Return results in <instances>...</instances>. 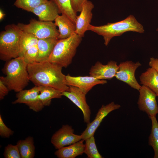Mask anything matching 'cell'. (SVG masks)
Here are the masks:
<instances>
[{"label": "cell", "instance_id": "cell-15", "mask_svg": "<svg viewBox=\"0 0 158 158\" xmlns=\"http://www.w3.org/2000/svg\"><path fill=\"white\" fill-rule=\"evenodd\" d=\"M66 78L68 86L77 87L86 94L95 85L104 84L107 82L106 80L98 79L91 76L75 77L68 74Z\"/></svg>", "mask_w": 158, "mask_h": 158}, {"label": "cell", "instance_id": "cell-13", "mask_svg": "<svg viewBox=\"0 0 158 158\" xmlns=\"http://www.w3.org/2000/svg\"><path fill=\"white\" fill-rule=\"evenodd\" d=\"M94 7L93 3L87 0L83 5L80 13L76 17L75 33L82 37L87 30L92 17V10Z\"/></svg>", "mask_w": 158, "mask_h": 158}, {"label": "cell", "instance_id": "cell-34", "mask_svg": "<svg viewBox=\"0 0 158 158\" xmlns=\"http://www.w3.org/2000/svg\"><path fill=\"white\" fill-rule=\"evenodd\" d=\"M5 16V14L3 12L2 10H0V20H2L4 17Z\"/></svg>", "mask_w": 158, "mask_h": 158}, {"label": "cell", "instance_id": "cell-16", "mask_svg": "<svg viewBox=\"0 0 158 158\" xmlns=\"http://www.w3.org/2000/svg\"><path fill=\"white\" fill-rule=\"evenodd\" d=\"M31 12L42 21H54L60 13L59 9L53 0H47L32 10Z\"/></svg>", "mask_w": 158, "mask_h": 158}, {"label": "cell", "instance_id": "cell-8", "mask_svg": "<svg viewBox=\"0 0 158 158\" xmlns=\"http://www.w3.org/2000/svg\"><path fill=\"white\" fill-rule=\"evenodd\" d=\"M141 66L138 61L136 63L127 61L120 63L119 68L115 77L122 81L132 88L139 91L141 86L137 82L135 77L136 69Z\"/></svg>", "mask_w": 158, "mask_h": 158}, {"label": "cell", "instance_id": "cell-35", "mask_svg": "<svg viewBox=\"0 0 158 158\" xmlns=\"http://www.w3.org/2000/svg\"><path fill=\"white\" fill-rule=\"evenodd\" d=\"M157 31H158V28L157 29Z\"/></svg>", "mask_w": 158, "mask_h": 158}, {"label": "cell", "instance_id": "cell-2", "mask_svg": "<svg viewBox=\"0 0 158 158\" xmlns=\"http://www.w3.org/2000/svg\"><path fill=\"white\" fill-rule=\"evenodd\" d=\"M3 69L5 76H1V80L9 91L18 92L28 84L30 80L27 70L28 64L23 57L18 56L7 61Z\"/></svg>", "mask_w": 158, "mask_h": 158}, {"label": "cell", "instance_id": "cell-7", "mask_svg": "<svg viewBox=\"0 0 158 158\" xmlns=\"http://www.w3.org/2000/svg\"><path fill=\"white\" fill-rule=\"evenodd\" d=\"M138 104L140 110L146 112L150 118L158 114L156 94L147 87L142 85L139 90Z\"/></svg>", "mask_w": 158, "mask_h": 158}, {"label": "cell", "instance_id": "cell-22", "mask_svg": "<svg viewBox=\"0 0 158 158\" xmlns=\"http://www.w3.org/2000/svg\"><path fill=\"white\" fill-rule=\"evenodd\" d=\"M16 145L21 158H33L35 155V147L34 139L29 136L25 139L18 140Z\"/></svg>", "mask_w": 158, "mask_h": 158}, {"label": "cell", "instance_id": "cell-25", "mask_svg": "<svg viewBox=\"0 0 158 158\" xmlns=\"http://www.w3.org/2000/svg\"><path fill=\"white\" fill-rule=\"evenodd\" d=\"M57 6L60 13L64 14L75 24L77 13L72 8L71 0H53Z\"/></svg>", "mask_w": 158, "mask_h": 158}, {"label": "cell", "instance_id": "cell-32", "mask_svg": "<svg viewBox=\"0 0 158 158\" xmlns=\"http://www.w3.org/2000/svg\"><path fill=\"white\" fill-rule=\"evenodd\" d=\"M9 91L7 87L0 79V100L3 99L8 94Z\"/></svg>", "mask_w": 158, "mask_h": 158}, {"label": "cell", "instance_id": "cell-14", "mask_svg": "<svg viewBox=\"0 0 158 158\" xmlns=\"http://www.w3.org/2000/svg\"><path fill=\"white\" fill-rule=\"evenodd\" d=\"M118 68L117 62L114 61H111L106 65L97 61L92 66L89 74L90 76L98 79L110 80L115 77Z\"/></svg>", "mask_w": 158, "mask_h": 158}, {"label": "cell", "instance_id": "cell-4", "mask_svg": "<svg viewBox=\"0 0 158 158\" xmlns=\"http://www.w3.org/2000/svg\"><path fill=\"white\" fill-rule=\"evenodd\" d=\"M82 38L75 33L68 38L58 39L48 61L62 68L67 67L72 63Z\"/></svg>", "mask_w": 158, "mask_h": 158}, {"label": "cell", "instance_id": "cell-29", "mask_svg": "<svg viewBox=\"0 0 158 158\" xmlns=\"http://www.w3.org/2000/svg\"><path fill=\"white\" fill-rule=\"evenodd\" d=\"M3 155L5 158H21L16 145L8 144L5 148Z\"/></svg>", "mask_w": 158, "mask_h": 158}, {"label": "cell", "instance_id": "cell-26", "mask_svg": "<svg viewBox=\"0 0 158 158\" xmlns=\"http://www.w3.org/2000/svg\"><path fill=\"white\" fill-rule=\"evenodd\" d=\"M84 153L88 158H102L97 149L94 136L85 140Z\"/></svg>", "mask_w": 158, "mask_h": 158}, {"label": "cell", "instance_id": "cell-27", "mask_svg": "<svg viewBox=\"0 0 158 158\" xmlns=\"http://www.w3.org/2000/svg\"><path fill=\"white\" fill-rule=\"evenodd\" d=\"M48 0H16L14 5L16 7L31 12L34 9Z\"/></svg>", "mask_w": 158, "mask_h": 158}, {"label": "cell", "instance_id": "cell-21", "mask_svg": "<svg viewBox=\"0 0 158 158\" xmlns=\"http://www.w3.org/2000/svg\"><path fill=\"white\" fill-rule=\"evenodd\" d=\"M39 87L38 97L44 106H49L52 99L62 97V92L59 90L49 86Z\"/></svg>", "mask_w": 158, "mask_h": 158}, {"label": "cell", "instance_id": "cell-20", "mask_svg": "<svg viewBox=\"0 0 158 158\" xmlns=\"http://www.w3.org/2000/svg\"><path fill=\"white\" fill-rule=\"evenodd\" d=\"M140 80L141 84L148 87L158 97V73L154 69L148 68L141 74Z\"/></svg>", "mask_w": 158, "mask_h": 158}, {"label": "cell", "instance_id": "cell-12", "mask_svg": "<svg viewBox=\"0 0 158 158\" xmlns=\"http://www.w3.org/2000/svg\"><path fill=\"white\" fill-rule=\"evenodd\" d=\"M121 107L120 105L116 104L114 102L105 105H102L99 110L94 119L87 124L86 129L81 134L82 139L85 140L94 136L95 131L104 118L111 112L119 109Z\"/></svg>", "mask_w": 158, "mask_h": 158}, {"label": "cell", "instance_id": "cell-5", "mask_svg": "<svg viewBox=\"0 0 158 158\" xmlns=\"http://www.w3.org/2000/svg\"><path fill=\"white\" fill-rule=\"evenodd\" d=\"M21 30L18 25L6 26L0 33V59L8 61L19 56V44Z\"/></svg>", "mask_w": 158, "mask_h": 158}, {"label": "cell", "instance_id": "cell-1", "mask_svg": "<svg viewBox=\"0 0 158 158\" xmlns=\"http://www.w3.org/2000/svg\"><path fill=\"white\" fill-rule=\"evenodd\" d=\"M62 69L49 61L35 62L27 66L30 80L35 85L51 87L62 92L68 91L69 87Z\"/></svg>", "mask_w": 158, "mask_h": 158}, {"label": "cell", "instance_id": "cell-17", "mask_svg": "<svg viewBox=\"0 0 158 158\" xmlns=\"http://www.w3.org/2000/svg\"><path fill=\"white\" fill-rule=\"evenodd\" d=\"M54 21L55 25L59 28V39L68 38L75 33V24L66 16L63 14L59 15Z\"/></svg>", "mask_w": 158, "mask_h": 158}, {"label": "cell", "instance_id": "cell-18", "mask_svg": "<svg viewBox=\"0 0 158 158\" xmlns=\"http://www.w3.org/2000/svg\"><path fill=\"white\" fill-rule=\"evenodd\" d=\"M58 39L56 38H49L38 40L37 44L38 55L36 62L48 61Z\"/></svg>", "mask_w": 158, "mask_h": 158}, {"label": "cell", "instance_id": "cell-24", "mask_svg": "<svg viewBox=\"0 0 158 158\" xmlns=\"http://www.w3.org/2000/svg\"><path fill=\"white\" fill-rule=\"evenodd\" d=\"M152 127L148 140L149 145L151 146L154 151V158H158V122L156 116L151 117Z\"/></svg>", "mask_w": 158, "mask_h": 158}, {"label": "cell", "instance_id": "cell-33", "mask_svg": "<svg viewBox=\"0 0 158 158\" xmlns=\"http://www.w3.org/2000/svg\"><path fill=\"white\" fill-rule=\"evenodd\" d=\"M149 66L158 73V59L151 57L149 63Z\"/></svg>", "mask_w": 158, "mask_h": 158}, {"label": "cell", "instance_id": "cell-23", "mask_svg": "<svg viewBox=\"0 0 158 158\" xmlns=\"http://www.w3.org/2000/svg\"><path fill=\"white\" fill-rule=\"evenodd\" d=\"M38 39L33 35L21 30L19 44V56L23 57L25 52L37 45Z\"/></svg>", "mask_w": 158, "mask_h": 158}, {"label": "cell", "instance_id": "cell-19", "mask_svg": "<svg viewBox=\"0 0 158 158\" xmlns=\"http://www.w3.org/2000/svg\"><path fill=\"white\" fill-rule=\"evenodd\" d=\"M84 140H81L71 145L58 149L54 153L59 158H75L84 153Z\"/></svg>", "mask_w": 158, "mask_h": 158}, {"label": "cell", "instance_id": "cell-31", "mask_svg": "<svg viewBox=\"0 0 158 158\" xmlns=\"http://www.w3.org/2000/svg\"><path fill=\"white\" fill-rule=\"evenodd\" d=\"M88 0H71L72 8L75 13L80 12L84 4Z\"/></svg>", "mask_w": 158, "mask_h": 158}, {"label": "cell", "instance_id": "cell-11", "mask_svg": "<svg viewBox=\"0 0 158 158\" xmlns=\"http://www.w3.org/2000/svg\"><path fill=\"white\" fill-rule=\"evenodd\" d=\"M69 90L62 92V96L69 99L82 111L84 122L87 124L90 122L91 110L87 104L86 94L79 88L72 85L68 86Z\"/></svg>", "mask_w": 158, "mask_h": 158}, {"label": "cell", "instance_id": "cell-10", "mask_svg": "<svg viewBox=\"0 0 158 158\" xmlns=\"http://www.w3.org/2000/svg\"><path fill=\"white\" fill-rule=\"evenodd\" d=\"M71 126L66 124L62 127L52 135L51 140L52 144L58 150L69 145L82 140L81 135L74 133Z\"/></svg>", "mask_w": 158, "mask_h": 158}, {"label": "cell", "instance_id": "cell-30", "mask_svg": "<svg viewBox=\"0 0 158 158\" xmlns=\"http://www.w3.org/2000/svg\"><path fill=\"white\" fill-rule=\"evenodd\" d=\"M14 131L6 126L0 115V135L1 137L8 138L12 135Z\"/></svg>", "mask_w": 158, "mask_h": 158}, {"label": "cell", "instance_id": "cell-9", "mask_svg": "<svg viewBox=\"0 0 158 158\" xmlns=\"http://www.w3.org/2000/svg\"><path fill=\"white\" fill-rule=\"evenodd\" d=\"M40 92V87L35 85L30 89L23 90L17 92V99L12 103L13 104H24L30 109L36 112H39L44 107L39 98Z\"/></svg>", "mask_w": 158, "mask_h": 158}, {"label": "cell", "instance_id": "cell-3", "mask_svg": "<svg viewBox=\"0 0 158 158\" xmlns=\"http://www.w3.org/2000/svg\"><path fill=\"white\" fill-rule=\"evenodd\" d=\"M87 30L102 36L106 46L114 37L120 36L125 32L131 31L142 33L144 31L142 25L132 15H130L122 20L108 23L104 25L96 26L90 24Z\"/></svg>", "mask_w": 158, "mask_h": 158}, {"label": "cell", "instance_id": "cell-28", "mask_svg": "<svg viewBox=\"0 0 158 158\" xmlns=\"http://www.w3.org/2000/svg\"><path fill=\"white\" fill-rule=\"evenodd\" d=\"M38 55L37 47L36 45L28 50L24 54L23 57L25 62L28 65L36 62Z\"/></svg>", "mask_w": 158, "mask_h": 158}, {"label": "cell", "instance_id": "cell-6", "mask_svg": "<svg viewBox=\"0 0 158 158\" xmlns=\"http://www.w3.org/2000/svg\"><path fill=\"white\" fill-rule=\"evenodd\" d=\"M23 31L32 34L38 40L49 38L59 39V33L54 23L32 18L29 23H18L17 25Z\"/></svg>", "mask_w": 158, "mask_h": 158}]
</instances>
